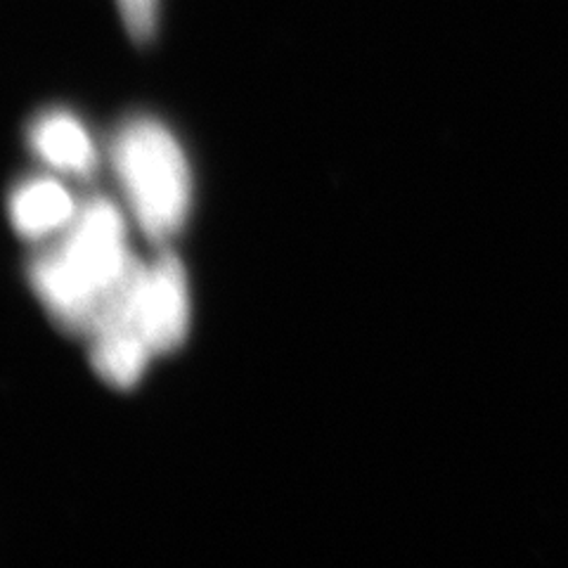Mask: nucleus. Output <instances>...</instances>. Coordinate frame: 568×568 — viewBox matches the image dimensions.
<instances>
[{"label":"nucleus","mask_w":568,"mask_h":568,"mask_svg":"<svg viewBox=\"0 0 568 568\" xmlns=\"http://www.w3.org/2000/svg\"><path fill=\"white\" fill-rule=\"evenodd\" d=\"M129 219L116 202L95 194L81 202L74 223L29 261L33 294L67 332L85 336L106 298L138 263Z\"/></svg>","instance_id":"f257e3e1"},{"label":"nucleus","mask_w":568,"mask_h":568,"mask_svg":"<svg viewBox=\"0 0 568 568\" xmlns=\"http://www.w3.org/2000/svg\"><path fill=\"white\" fill-rule=\"evenodd\" d=\"M110 162L131 221L150 242L166 244L192 211V169L175 133L152 116L123 121L110 142Z\"/></svg>","instance_id":"f03ea898"},{"label":"nucleus","mask_w":568,"mask_h":568,"mask_svg":"<svg viewBox=\"0 0 568 568\" xmlns=\"http://www.w3.org/2000/svg\"><path fill=\"white\" fill-rule=\"evenodd\" d=\"M190 323L192 298L185 265L173 252H159L152 261L133 265L85 336L104 327H131L156 355H164L185 344Z\"/></svg>","instance_id":"7ed1b4c3"},{"label":"nucleus","mask_w":568,"mask_h":568,"mask_svg":"<svg viewBox=\"0 0 568 568\" xmlns=\"http://www.w3.org/2000/svg\"><path fill=\"white\" fill-rule=\"evenodd\" d=\"M81 202L60 178L43 173L17 183L8 200L14 233L31 244L58 240L79 216Z\"/></svg>","instance_id":"20e7f679"},{"label":"nucleus","mask_w":568,"mask_h":568,"mask_svg":"<svg viewBox=\"0 0 568 568\" xmlns=\"http://www.w3.org/2000/svg\"><path fill=\"white\" fill-rule=\"evenodd\" d=\"M27 142L39 162L52 173L71 178H91L100 166V152L93 133L79 114L52 106L36 114L29 123Z\"/></svg>","instance_id":"39448f33"},{"label":"nucleus","mask_w":568,"mask_h":568,"mask_svg":"<svg viewBox=\"0 0 568 568\" xmlns=\"http://www.w3.org/2000/svg\"><path fill=\"white\" fill-rule=\"evenodd\" d=\"M95 375L119 390L138 386L154 358V351L131 327H104L88 336Z\"/></svg>","instance_id":"423d86ee"},{"label":"nucleus","mask_w":568,"mask_h":568,"mask_svg":"<svg viewBox=\"0 0 568 568\" xmlns=\"http://www.w3.org/2000/svg\"><path fill=\"white\" fill-rule=\"evenodd\" d=\"M162 0H116V10L129 36L135 41H150L156 33Z\"/></svg>","instance_id":"0eeeda50"}]
</instances>
